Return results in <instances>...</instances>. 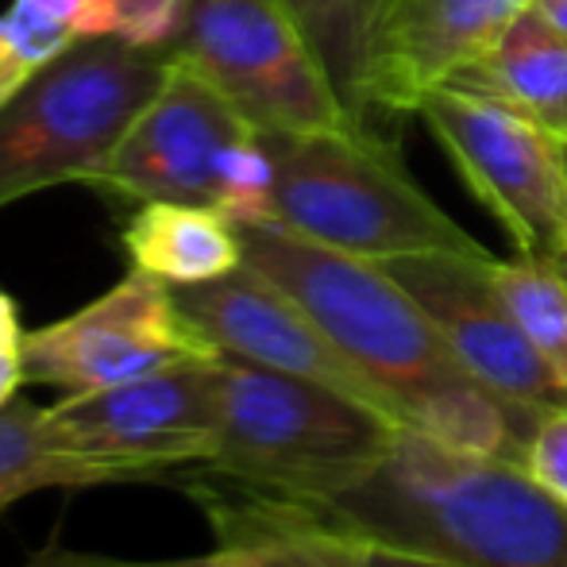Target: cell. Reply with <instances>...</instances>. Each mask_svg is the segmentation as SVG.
<instances>
[{
    "label": "cell",
    "mask_w": 567,
    "mask_h": 567,
    "mask_svg": "<svg viewBox=\"0 0 567 567\" xmlns=\"http://www.w3.org/2000/svg\"><path fill=\"white\" fill-rule=\"evenodd\" d=\"M270 502L321 529L421 548L455 567H567V506L522 463L455 452L410 425L337 498Z\"/></svg>",
    "instance_id": "6da1fadb"
},
{
    "label": "cell",
    "mask_w": 567,
    "mask_h": 567,
    "mask_svg": "<svg viewBox=\"0 0 567 567\" xmlns=\"http://www.w3.org/2000/svg\"><path fill=\"white\" fill-rule=\"evenodd\" d=\"M244 262L290 293L355 371L413 425L436 398L471 382L425 309L382 262L324 247L286 225L239 228Z\"/></svg>",
    "instance_id": "7a4b0ae2"
},
{
    "label": "cell",
    "mask_w": 567,
    "mask_h": 567,
    "mask_svg": "<svg viewBox=\"0 0 567 567\" xmlns=\"http://www.w3.org/2000/svg\"><path fill=\"white\" fill-rule=\"evenodd\" d=\"M398 429L340 390L220 355L217 452L202 467L270 498L329 502L379 467Z\"/></svg>",
    "instance_id": "3957f363"
},
{
    "label": "cell",
    "mask_w": 567,
    "mask_h": 567,
    "mask_svg": "<svg viewBox=\"0 0 567 567\" xmlns=\"http://www.w3.org/2000/svg\"><path fill=\"white\" fill-rule=\"evenodd\" d=\"M275 158V217L324 247L386 262L421 251H486L363 124L262 132Z\"/></svg>",
    "instance_id": "277c9868"
},
{
    "label": "cell",
    "mask_w": 567,
    "mask_h": 567,
    "mask_svg": "<svg viewBox=\"0 0 567 567\" xmlns=\"http://www.w3.org/2000/svg\"><path fill=\"white\" fill-rule=\"evenodd\" d=\"M174 51L90 39L0 109V209L54 186H85L158 93Z\"/></svg>",
    "instance_id": "5b68a950"
},
{
    "label": "cell",
    "mask_w": 567,
    "mask_h": 567,
    "mask_svg": "<svg viewBox=\"0 0 567 567\" xmlns=\"http://www.w3.org/2000/svg\"><path fill=\"white\" fill-rule=\"evenodd\" d=\"M259 132L359 124L286 0H189L174 47Z\"/></svg>",
    "instance_id": "8992f818"
},
{
    "label": "cell",
    "mask_w": 567,
    "mask_h": 567,
    "mask_svg": "<svg viewBox=\"0 0 567 567\" xmlns=\"http://www.w3.org/2000/svg\"><path fill=\"white\" fill-rule=\"evenodd\" d=\"M413 116L425 120L475 202L509 231L517 251H567V140L452 85L429 90Z\"/></svg>",
    "instance_id": "52a82bcc"
},
{
    "label": "cell",
    "mask_w": 567,
    "mask_h": 567,
    "mask_svg": "<svg viewBox=\"0 0 567 567\" xmlns=\"http://www.w3.org/2000/svg\"><path fill=\"white\" fill-rule=\"evenodd\" d=\"M217 359H182L105 390L47 405L51 436L82 460L105 463L127 483L174 467H202L217 452Z\"/></svg>",
    "instance_id": "ba28073f"
},
{
    "label": "cell",
    "mask_w": 567,
    "mask_h": 567,
    "mask_svg": "<svg viewBox=\"0 0 567 567\" xmlns=\"http://www.w3.org/2000/svg\"><path fill=\"white\" fill-rule=\"evenodd\" d=\"M255 132L259 127L174 51L158 93L85 178V189L135 205L189 202L217 209L228 151Z\"/></svg>",
    "instance_id": "9c48e42d"
},
{
    "label": "cell",
    "mask_w": 567,
    "mask_h": 567,
    "mask_svg": "<svg viewBox=\"0 0 567 567\" xmlns=\"http://www.w3.org/2000/svg\"><path fill=\"white\" fill-rule=\"evenodd\" d=\"M202 355L220 351L182 313L174 286L135 267L78 313L23 337L28 382L66 394L105 390Z\"/></svg>",
    "instance_id": "30bf717a"
},
{
    "label": "cell",
    "mask_w": 567,
    "mask_h": 567,
    "mask_svg": "<svg viewBox=\"0 0 567 567\" xmlns=\"http://www.w3.org/2000/svg\"><path fill=\"white\" fill-rule=\"evenodd\" d=\"M491 259V251H421L398 255L382 267L425 309L433 329L471 379L522 410H564L567 390L556 382L537 348L525 340L522 324L494 290Z\"/></svg>",
    "instance_id": "8fae6325"
},
{
    "label": "cell",
    "mask_w": 567,
    "mask_h": 567,
    "mask_svg": "<svg viewBox=\"0 0 567 567\" xmlns=\"http://www.w3.org/2000/svg\"><path fill=\"white\" fill-rule=\"evenodd\" d=\"M174 293H178L182 313L202 329V337L220 355L340 390V394L374 405L398 421L386 398L371 386L363 371H355L343 359V351L317 329L313 317L247 262L225 278H213L202 286H178Z\"/></svg>",
    "instance_id": "7c38bea8"
},
{
    "label": "cell",
    "mask_w": 567,
    "mask_h": 567,
    "mask_svg": "<svg viewBox=\"0 0 567 567\" xmlns=\"http://www.w3.org/2000/svg\"><path fill=\"white\" fill-rule=\"evenodd\" d=\"M533 0H371L363 113H413Z\"/></svg>",
    "instance_id": "4fadbf2b"
},
{
    "label": "cell",
    "mask_w": 567,
    "mask_h": 567,
    "mask_svg": "<svg viewBox=\"0 0 567 567\" xmlns=\"http://www.w3.org/2000/svg\"><path fill=\"white\" fill-rule=\"evenodd\" d=\"M444 85L475 93L567 140V39L529 4L478 59Z\"/></svg>",
    "instance_id": "5bb4252c"
},
{
    "label": "cell",
    "mask_w": 567,
    "mask_h": 567,
    "mask_svg": "<svg viewBox=\"0 0 567 567\" xmlns=\"http://www.w3.org/2000/svg\"><path fill=\"white\" fill-rule=\"evenodd\" d=\"M120 244L135 270L166 286H202L244 267V239L220 209L189 202H143L127 217Z\"/></svg>",
    "instance_id": "9a60e30c"
},
{
    "label": "cell",
    "mask_w": 567,
    "mask_h": 567,
    "mask_svg": "<svg viewBox=\"0 0 567 567\" xmlns=\"http://www.w3.org/2000/svg\"><path fill=\"white\" fill-rule=\"evenodd\" d=\"M120 0H12L0 12V109L51 62L116 35Z\"/></svg>",
    "instance_id": "2e32d148"
},
{
    "label": "cell",
    "mask_w": 567,
    "mask_h": 567,
    "mask_svg": "<svg viewBox=\"0 0 567 567\" xmlns=\"http://www.w3.org/2000/svg\"><path fill=\"white\" fill-rule=\"evenodd\" d=\"M105 483H127V478L105 463L62 449L39 405L23 398L0 405V514L39 491H85Z\"/></svg>",
    "instance_id": "e0dca14e"
},
{
    "label": "cell",
    "mask_w": 567,
    "mask_h": 567,
    "mask_svg": "<svg viewBox=\"0 0 567 567\" xmlns=\"http://www.w3.org/2000/svg\"><path fill=\"white\" fill-rule=\"evenodd\" d=\"M491 278L525 340L567 390V251L491 259Z\"/></svg>",
    "instance_id": "ac0fdd59"
},
{
    "label": "cell",
    "mask_w": 567,
    "mask_h": 567,
    "mask_svg": "<svg viewBox=\"0 0 567 567\" xmlns=\"http://www.w3.org/2000/svg\"><path fill=\"white\" fill-rule=\"evenodd\" d=\"M324 70L337 82L343 105L363 124V74H367V20L371 0H286Z\"/></svg>",
    "instance_id": "d6986e66"
},
{
    "label": "cell",
    "mask_w": 567,
    "mask_h": 567,
    "mask_svg": "<svg viewBox=\"0 0 567 567\" xmlns=\"http://www.w3.org/2000/svg\"><path fill=\"white\" fill-rule=\"evenodd\" d=\"M217 483L228 486V491H236L239 498L255 502V506L267 509V514L282 517V522L293 525V529L306 533V540L313 545V553L321 556L329 567H455L449 560H441V556L421 553V548L390 545V540H374V537H363V533L321 529V525H309V522H301V517H293L290 509H282L278 502L262 498V494H251V491H244V486H231V483H225V478H217Z\"/></svg>",
    "instance_id": "ffe728a7"
},
{
    "label": "cell",
    "mask_w": 567,
    "mask_h": 567,
    "mask_svg": "<svg viewBox=\"0 0 567 567\" xmlns=\"http://www.w3.org/2000/svg\"><path fill=\"white\" fill-rule=\"evenodd\" d=\"M217 209L236 228L275 225V158H270L262 132L239 140L228 151L225 171H220V197Z\"/></svg>",
    "instance_id": "44dd1931"
},
{
    "label": "cell",
    "mask_w": 567,
    "mask_h": 567,
    "mask_svg": "<svg viewBox=\"0 0 567 567\" xmlns=\"http://www.w3.org/2000/svg\"><path fill=\"white\" fill-rule=\"evenodd\" d=\"M189 0H120L116 39L140 51H174L186 35Z\"/></svg>",
    "instance_id": "7402d4cb"
},
{
    "label": "cell",
    "mask_w": 567,
    "mask_h": 567,
    "mask_svg": "<svg viewBox=\"0 0 567 567\" xmlns=\"http://www.w3.org/2000/svg\"><path fill=\"white\" fill-rule=\"evenodd\" d=\"M522 467L553 494L556 502L567 506V405L553 410L537 421L529 444H525Z\"/></svg>",
    "instance_id": "603a6c76"
},
{
    "label": "cell",
    "mask_w": 567,
    "mask_h": 567,
    "mask_svg": "<svg viewBox=\"0 0 567 567\" xmlns=\"http://www.w3.org/2000/svg\"><path fill=\"white\" fill-rule=\"evenodd\" d=\"M213 556H194V560H116V556L97 553H70L62 545H47L23 567H209Z\"/></svg>",
    "instance_id": "cb8c5ba5"
},
{
    "label": "cell",
    "mask_w": 567,
    "mask_h": 567,
    "mask_svg": "<svg viewBox=\"0 0 567 567\" xmlns=\"http://www.w3.org/2000/svg\"><path fill=\"white\" fill-rule=\"evenodd\" d=\"M23 321L12 293L0 286V355H23Z\"/></svg>",
    "instance_id": "d4e9b609"
},
{
    "label": "cell",
    "mask_w": 567,
    "mask_h": 567,
    "mask_svg": "<svg viewBox=\"0 0 567 567\" xmlns=\"http://www.w3.org/2000/svg\"><path fill=\"white\" fill-rule=\"evenodd\" d=\"M23 382H28V374H23V355H0V405L20 398Z\"/></svg>",
    "instance_id": "484cf974"
},
{
    "label": "cell",
    "mask_w": 567,
    "mask_h": 567,
    "mask_svg": "<svg viewBox=\"0 0 567 567\" xmlns=\"http://www.w3.org/2000/svg\"><path fill=\"white\" fill-rule=\"evenodd\" d=\"M533 4H537L540 12L548 16V23L567 39V0H533Z\"/></svg>",
    "instance_id": "4316f807"
},
{
    "label": "cell",
    "mask_w": 567,
    "mask_h": 567,
    "mask_svg": "<svg viewBox=\"0 0 567 567\" xmlns=\"http://www.w3.org/2000/svg\"><path fill=\"white\" fill-rule=\"evenodd\" d=\"M564 166H567V143H564Z\"/></svg>",
    "instance_id": "83f0119b"
}]
</instances>
